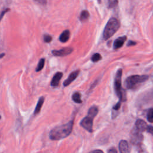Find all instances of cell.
<instances>
[{"label":"cell","instance_id":"484cf974","mask_svg":"<svg viewBox=\"0 0 153 153\" xmlns=\"http://www.w3.org/2000/svg\"><path fill=\"white\" fill-rule=\"evenodd\" d=\"M108 153H117V151L115 148H110L109 149H108Z\"/></svg>","mask_w":153,"mask_h":153},{"label":"cell","instance_id":"ac0fdd59","mask_svg":"<svg viewBox=\"0 0 153 153\" xmlns=\"http://www.w3.org/2000/svg\"><path fill=\"white\" fill-rule=\"evenodd\" d=\"M45 64V60L44 59H41L38 62V64L37 65V67L36 68V71L39 72L42 69V68L44 66Z\"/></svg>","mask_w":153,"mask_h":153},{"label":"cell","instance_id":"d6986e66","mask_svg":"<svg viewBox=\"0 0 153 153\" xmlns=\"http://www.w3.org/2000/svg\"><path fill=\"white\" fill-rule=\"evenodd\" d=\"M147 119L149 123H153V108L149 109L147 114Z\"/></svg>","mask_w":153,"mask_h":153},{"label":"cell","instance_id":"6da1fadb","mask_svg":"<svg viewBox=\"0 0 153 153\" xmlns=\"http://www.w3.org/2000/svg\"><path fill=\"white\" fill-rule=\"evenodd\" d=\"M74 121L71 120L65 124L58 126L53 128L49 133L50 139L57 140L68 137L72 132Z\"/></svg>","mask_w":153,"mask_h":153},{"label":"cell","instance_id":"8992f818","mask_svg":"<svg viewBox=\"0 0 153 153\" xmlns=\"http://www.w3.org/2000/svg\"><path fill=\"white\" fill-rule=\"evenodd\" d=\"M143 140V136L141 134V131L138 130L136 128L132 130L131 132V142L133 144L138 145Z\"/></svg>","mask_w":153,"mask_h":153},{"label":"cell","instance_id":"4fadbf2b","mask_svg":"<svg viewBox=\"0 0 153 153\" xmlns=\"http://www.w3.org/2000/svg\"><path fill=\"white\" fill-rule=\"evenodd\" d=\"M69 35H70V32L69 30H64L60 35L59 36V40L62 42H66L68 41L69 38Z\"/></svg>","mask_w":153,"mask_h":153},{"label":"cell","instance_id":"30bf717a","mask_svg":"<svg viewBox=\"0 0 153 153\" xmlns=\"http://www.w3.org/2000/svg\"><path fill=\"white\" fill-rule=\"evenodd\" d=\"M135 126H136V128L141 132L146 130L148 127L146 123L141 119H138L136 120Z\"/></svg>","mask_w":153,"mask_h":153},{"label":"cell","instance_id":"ba28073f","mask_svg":"<svg viewBox=\"0 0 153 153\" xmlns=\"http://www.w3.org/2000/svg\"><path fill=\"white\" fill-rule=\"evenodd\" d=\"M79 70H76L71 72L70 75L68 76V77L67 78V79L64 81L63 85L65 87L69 85L72 81H74L76 79V78L79 75Z\"/></svg>","mask_w":153,"mask_h":153},{"label":"cell","instance_id":"52a82bcc","mask_svg":"<svg viewBox=\"0 0 153 153\" xmlns=\"http://www.w3.org/2000/svg\"><path fill=\"white\" fill-rule=\"evenodd\" d=\"M73 51V48L71 47L63 48L59 50L52 51V54L55 56H65L70 54Z\"/></svg>","mask_w":153,"mask_h":153},{"label":"cell","instance_id":"44dd1931","mask_svg":"<svg viewBox=\"0 0 153 153\" xmlns=\"http://www.w3.org/2000/svg\"><path fill=\"white\" fill-rule=\"evenodd\" d=\"M44 40L45 42H47V43L50 42L52 40V37L50 35H45L44 36Z\"/></svg>","mask_w":153,"mask_h":153},{"label":"cell","instance_id":"83f0119b","mask_svg":"<svg viewBox=\"0 0 153 153\" xmlns=\"http://www.w3.org/2000/svg\"><path fill=\"white\" fill-rule=\"evenodd\" d=\"M136 44V42L133 41H129L127 43V45L128 46H131V45H134Z\"/></svg>","mask_w":153,"mask_h":153},{"label":"cell","instance_id":"277c9868","mask_svg":"<svg viewBox=\"0 0 153 153\" xmlns=\"http://www.w3.org/2000/svg\"><path fill=\"white\" fill-rule=\"evenodd\" d=\"M123 71L121 69H119L115 75L114 79V89L116 94L119 97L120 101H125L126 97L124 96L122 86H121V77Z\"/></svg>","mask_w":153,"mask_h":153},{"label":"cell","instance_id":"7402d4cb","mask_svg":"<svg viewBox=\"0 0 153 153\" xmlns=\"http://www.w3.org/2000/svg\"><path fill=\"white\" fill-rule=\"evenodd\" d=\"M120 106H121V101L120 100L118 102H117L113 107V110H115V111H117L120 109Z\"/></svg>","mask_w":153,"mask_h":153},{"label":"cell","instance_id":"5b68a950","mask_svg":"<svg viewBox=\"0 0 153 153\" xmlns=\"http://www.w3.org/2000/svg\"><path fill=\"white\" fill-rule=\"evenodd\" d=\"M93 118L88 115L82 118L80 121V126L90 133L93 131Z\"/></svg>","mask_w":153,"mask_h":153},{"label":"cell","instance_id":"2e32d148","mask_svg":"<svg viewBox=\"0 0 153 153\" xmlns=\"http://www.w3.org/2000/svg\"><path fill=\"white\" fill-rule=\"evenodd\" d=\"M81 94L78 92H75L72 94V99L74 102L76 103H81L82 102L81 98Z\"/></svg>","mask_w":153,"mask_h":153},{"label":"cell","instance_id":"f1b7e54d","mask_svg":"<svg viewBox=\"0 0 153 153\" xmlns=\"http://www.w3.org/2000/svg\"><path fill=\"white\" fill-rule=\"evenodd\" d=\"M1 115H0V119H1Z\"/></svg>","mask_w":153,"mask_h":153},{"label":"cell","instance_id":"8fae6325","mask_svg":"<svg viewBox=\"0 0 153 153\" xmlns=\"http://www.w3.org/2000/svg\"><path fill=\"white\" fill-rule=\"evenodd\" d=\"M62 76H63L62 72H58L56 73L51 79V85L52 87H57L59 85V82H60L61 78H62Z\"/></svg>","mask_w":153,"mask_h":153},{"label":"cell","instance_id":"3957f363","mask_svg":"<svg viewBox=\"0 0 153 153\" xmlns=\"http://www.w3.org/2000/svg\"><path fill=\"white\" fill-rule=\"evenodd\" d=\"M148 78L149 76L146 75H131L126 78L124 82V85L126 88L131 89L133 88L136 85L146 81Z\"/></svg>","mask_w":153,"mask_h":153},{"label":"cell","instance_id":"9c48e42d","mask_svg":"<svg viewBox=\"0 0 153 153\" xmlns=\"http://www.w3.org/2000/svg\"><path fill=\"white\" fill-rule=\"evenodd\" d=\"M120 153H130V148L128 142L125 140H121L118 145Z\"/></svg>","mask_w":153,"mask_h":153},{"label":"cell","instance_id":"4316f807","mask_svg":"<svg viewBox=\"0 0 153 153\" xmlns=\"http://www.w3.org/2000/svg\"><path fill=\"white\" fill-rule=\"evenodd\" d=\"M89 153H103V152L100 149H96V150H93V151L90 152Z\"/></svg>","mask_w":153,"mask_h":153},{"label":"cell","instance_id":"cb8c5ba5","mask_svg":"<svg viewBox=\"0 0 153 153\" xmlns=\"http://www.w3.org/2000/svg\"><path fill=\"white\" fill-rule=\"evenodd\" d=\"M118 3V1L117 0H113L112 1H111V2L109 3V7H112L115 6Z\"/></svg>","mask_w":153,"mask_h":153},{"label":"cell","instance_id":"e0dca14e","mask_svg":"<svg viewBox=\"0 0 153 153\" xmlns=\"http://www.w3.org/2000/svg\"><path fill=\"white\" fill-rule=\"evenodd\" d=\"M89 13L88 11L87 10H83L81 11V14H80V17H79V19L82 22H84L85 20H87L88 17H89Z\"/></svg>","mask_w":153,"mask_h":153},{"label":"cell","instance_id":"ffe728a7","mask_svg":"<svg viewBox=\"0 0 153 153\" xmlns=\"http://www.w3.org/2000/svg\"><path fill=\"white\" fill-rule=\"evenodd\" d=\"M101 58H102L101 55H100L99 53H95V54H94L92 56L91 59L92 62H97L99 61V60L101 59Z\"/></svg>","mask_w":153,"mask_h":153},{"label":"cell","instance_id":"9a60e30c","mask_svg":"<svg viewBox=\"0 0 153 153\" xmlns=\"http://www.w3.org/2000/svg\"><path fill=\"white\" fill-rule=\"evenodd\" d=\"M97 113H98L97 107L96 106H93L90 107L88 111V116L91 117L92 118H94Z\"/></svg>","mask_w":153,"mask_h":153},{"label":"cell","instance_id":"603a6c76","mask_svg":"<svg viewBox=\"0 0 153 153\" xmlns=\"http://www.w3.org/2000/svg\"><path fill=\"white\" fill-rule=\"evenodd\" d=\"M34 1H35L36 2L39 3L40 4L42 5H46V4L47 2V0H34Z\"/></svg>","mask_w":153,"mask_h":153},{"label":"cell","instance_id":"7a4b0ae2","mask_svg":"<svg viewBox=\"0 0 153 153\" xmlns=\"http://www.w3.org/2000/svg\"><path fill=\"white\" fill-rule=\"evenodd\" d=\"M120 24L119 21L114 17L111 18L107 22L105 27L103 30V36L105 39H108L110 38L113 35L116 33V32L120 28Z\"/></svg>","mask_w":153,"mask_h":153},{"label":"cell","instance_id":"5bb4252c","mask_svg":"<svg viewBox=\"0 0 153 153\" xmlns=\"http://www.w3.org/2000/svg\"><path fill=\"white\" fill-rule=\"evenodd\" d=\"M44 97H41L38 102H37V104L36 105V107H35V109L34 110V114L36 115L37 114H38L40 111H41V109L42 106V105L44 103Z\"/></svg>","mask_w":153,"mask_h":153},{"label":"cell","instance_id":"d4e9b609","mask_svg":"<svg viewBox=\"0 0 153 153\" xmlns=\"http://www.w3.org/2000/svg\"><path fill=\"white\" fill-rule=\"evenodd\" d=\"M146 130H147L148 132H149V133H151L152 135H153V126H148V127Z\"/></svg>","mask_w":153,"mask_h":153},{"label":"cell","instance_id":"7c38bea8","mask_svg":"<svg viewBox=\"0 0 153 153\" xmlns=\"http://www.w3.org/2000/svg\"><path fill=\"white\" fill-rule=\"evenodd\" d=\"M127 39L126 36H123L117 38L114 42V48L117 50L121 48Z\"/></svg>","mask_w":153,"mask_h":153}]
</instances>
